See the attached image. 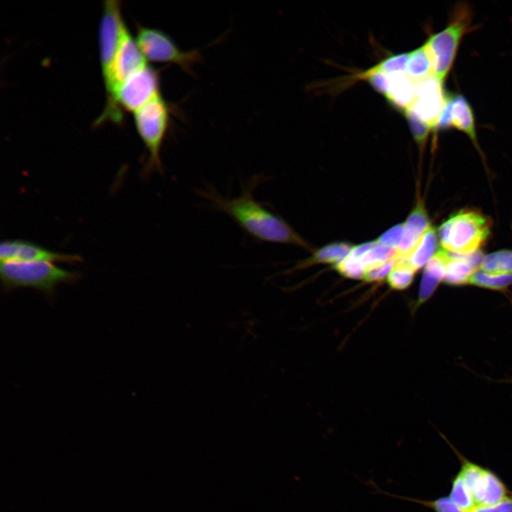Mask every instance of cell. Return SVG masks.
<instances>
[{
	"mask_svg": "<svg viewBox=\"0 0 512 512\" xmlns=\"http://www.w3.org/2000/svg\"><path fill=\"white\" fill-rule=\"evenodd\" d=\"M171 112L170 103L161 94L134 112L137 132L149 153L144 175L163 172L161 150L169 129Z\"/></svg>",
	"mask_w": 512,
	"mask_h": 512,
	"instance_id": "obj_4",
	"label": "cell"
},
{
	"mask_svg": "<svg viewBox=\"0 0 512 512\" xmlns=\"http://www.w3.org/2000/svg\"><path fill=\"white\" fill-rule=\"evenodd\" d=\"M449 496L458 506L467 512L476 506L471 492L458 473L452 479Z\"/></svg>",
	"mask_w": 512,
	"mask_h": 512,
	"instance_id": "obj_25",
	"label": "cell"
},
{
	"mask_svg": "<svg viewBox=\"0 0 512 512\" xmlns=\"http://www.w3.org/2000/svg\"><path fill=\"white\" fill-rule=\"evenodd\" d=\"M449 445L460 462L458 474L471 492L476 506L494 504L511 493L495 472L469 460Z\"/></svg>",
	"mask_w": 512,
	"mask_h": 512,
	"instance_id": "obj_8",
	"label": "cell"
},
{
	"mask_svg": "<svg viewBox=\"0 0 512 512\" xmlns=\"http://www.w3.org/2000/svg\"><path fill=\"white\" fill-rule=\"evenodd\" d=\"M405 73L415 82L433 75L432 59L425 43L409 52Z\"/></svg>",
	"mask_w": 512,
	"mask_h": 512,
	"instance_id": "obj_21",
	"label": "cell"
},
{
	"mask_svg": "<svg viewBox=\"0 0 512 512\" xmlns=\"http://www.w3.org/2000/svg\"><path fill=\"white\" fill-rule=\"evenodd\" d=\"M395 265L386 280L394 290H404L412 283L416 271L410 265L407 259L395 258Z\"/></svg>",
	"mask_w": 512,
	"mask_h": 512,
	"instance_id": "obj_23",
	"label": "cell"
},
{
	"mask_svg": "<svg viewBox=\"0 0 512 512\" xmlns=\"http://www.w3.org/2000/svg\"><path fill=\"white\" fill-rule=\"evenodd\" d=\"M389 78V89L385 97L394 108L403 112L413 101L415 81L405 73L390 74Z\"/></svg>",
	"mask_w": 512,
	"mask_h": 512,
	"instance_id": "obj_17",
	"label": "cell"
},
{
	"mask_svg": "<svg viewBox=\"0 0 512 512\" xmlns=\"http://www.w3.org/2000/svg\"><path fill=\"white\" fill-rule=\"evenodd\" d=\"M443 85L434 75L415 82V96L409 107L432 129H435L447 100Z\"/></svg>",
	"mask_w": 512,
	"mask_h": 512,
	"instance_id": "obj_10",
	"label": "cell"
},
{
	"mask_svg": "<svg viewBox=\"0 0 512 512\" xmlns=\"http://www.w3.org/2000/svg\"><path fill=\"white\" fill-rule=\"evenodd\" d=\"M510 381H511V382L512 383V380H510Z\"/></svg>",
	"mask_w": 512,
	"mask_h": 512,
	"instance_id": "obj_34",
	"label": "cell"
},
{
	"mask_svg": "<svg viewBox=\"0 0 512 512\" xmlns=\"http://www.w3.org/2000/svg\"><path fill=\"white\" fill-rule=\"evenodd\" d=\"M403 231V223L397 224L380 235L376 241L378 244L397 248L401 241Z\"/></svg>",
	"mask_w": 512,
	"mask_h": 512,
	"instance_id": "obj_31",
	"label": "cell"
},
{
	"mask_svg": "<svg viewBox=\"0 0 512 512\" xmlns=\"http://www.w3.org/2000/svg\"><path fill=\"white\" fill-rule=\"evenodd\" d=\"M146 64V60L136 39L130 34L126 26L115 55L112 70L111 87L107 95V105L104 112L110 109L116 88L133 73Z\"/></svg>",
	"mask_w": 512,
	"mask_h": 512,
	"instance_id": "obj_11",
	"label": "cell"
},
{
	"mask_svg": "<svg viewBox=\"0 0 512 512\" xmlns=\"http://www.w3.org/2000/svg\"><path fill=\"white\" fill-rule=\"evenodd\" d=\"M470 512H512V492L494 504L478 506Z\"/></svg>",
	"mask_w": 512,
	"mask_h": 512,
	"instance_id": "obj_32",
	"label": "cell"
},
{
	"mask_svg": "<svg viewBox=\"0 0 512 512\" xmlns=\"http://www.w3.org/2000/svg\"><path fill=\"white\" fill-rule=\"evenodd\" d=\"M455 128L466 134L477 146V137L472 108L462 95H447L435 129Z\"/></svg>",
	"mask_w": 512,
	"mask_h": 512,
	"instance_id": "obj_13",
	"label": "cell"
},
{
	"mask_svg": "<svg viewBox=\"0 0 512 512\" xmlns=\"http://www.w3.org/2000/svg\"><path fill=\"white\" fill-rule=\"evenodd\" d=\"M491 223L481 212L462 209L444 221L437 230L442 249L457 255L480 251L491 234Z\"/></svg>",
	"mask_w": 512,
	"mask_h": 512,
	"instance_id": "obj_3",
	"label": "cell"
},
{
	"mask_svg": "<svg viewBox=\"0 0 512 512\" xmlns=\"http://www.w3.org/2000/svg\"><path fill=\"white\" fill-rule=\"evenodd\" d=\"M468 284L491 290L501 291L512 285V274H490L478 270L471 276Z\"/></svg>",
	"mask_w": 512,
	"mask_h": 512,
	"instance_id": "obj_24",
	"label": "cell"
},
{
	"mask_svg": "<svg viewBox=\"0 0 512 512\" xmlns=\"http://www.w3.org/2000/svg\"><path fill=\"white\" fill-rule=\"evenodd\" d=\"M471 12L466 5L457 6L447 26L432 34L425 44L432 62V73L444 82L456 57L463 36L470 28Z\"/></svg>",
	"mask_w": 512,
	"mask_h": 512,
	"instance_id": "obj_5",
	"label": "cell"
},
{
	"mask_svg": "<svg viewBox=\"0 0 512 512\" xmlns=\"http://www.w3.org/2000/svg\"><path fill=\"white\" fill-rule=\"evenodd\" d=\"M395 265V260L377 265L365 270L363 280L366 282H377L387 279Z\"/></svg>",
	"mask_w": 512,
	"mask_h": 512,
	"instance_id": "obj_30",
	"label": "cell"
},
{
	"mask_svg": "<svg viewBox=\"0 0 512 512\" xmlns=\"http://www.w3.org/2000/svg\"><path fill=\"white\" fill-rule=\"evenodd\" d=\"M136 41L146 60L174 64L188 74L193 73V66L202 59L198 50H181L159 28L138 25Z\"/></svg>",
	"mask_w": 512,
	"mask_h": 512,
	"instance_id": "obj_7",
	"label": "cell"
},
{
	"mask_svg": "<svg viewBox=\"0 0 512 512\" xmlns=\"http://www.w3.org/2000/svg\"><path fill=\"white\" fill-rule=\"evenodd\" d=\"M447 255L446 250L439 249L425 265L420 284L417 306L427 302L435 292L439 284L443 282Z\"/></svg>",
	"mask_w": 512,
	"mask_h": 512,
	"instance_id": "obj_16",
	"label": "cell"
},
{
	"mask_svg": "<svg viewBox=\"0 0 512 512\" xmlns=\"http://www.w3.org/2000/svg\"><path fill=\"white\" fill-rule=\"evenodd\" d=\"M1 262H48L73 263L81 260L78 255L60 253L22 240H6L0 245Z\"/></svg>",
	"mask_w": 512,
	"mask_h": 512,
	"instance_id": "obj_12",
	"label": "cell"
},
{
	"mask_svg": "<svg viewBox=\"0 0 512 512\" xmlns=\"http://www.w3.org/2000/svg\"><path fill=\"white\" fill-rule=\"evenodd\" d=\"M479 270L490 274H512V250H498L484 255Z\"/></svg>",
	"mask_w": 512,
	"mask_h": 512,
	"instance_id": "obj_22",
	"label": "cell"
},
{
	"mask_svg": "<svg viewBox=\"0 0 512 512\" xmlns=\"http://www.w3.org/2000/svg\"><path fill=\"white\" fill-rule=\"evenodd\" d=\"M257 176L245 186L240 196L225 198L213 188L198 190L197 193L210 202L216 210L231 217L255 239L308 247L306 242L283 219L257 202L252 191L260 182Z\"/></svg>",
	"mask_w": 512,
	"mask_h": 512,
	"instance_id": "obj_1",
	"label": "cell"
},
{
	"mask_svg": "<svg viewBox=\"0 0 512 512\" xmlns=\"http://www.w3.org/2000/svg\"><path fill=\"white\" fill-rule=\"evenodd\" d=\"M403 225V235L397 247L398 257L408 258L422 235L432 225L421 198L417 201Z\"/></svg>",
	"mask_w": 512,
	"mask_h": 512,
	"instance_id": "obj_14",
	"label": "cell"
},
{
	"mask_svg": "<svg viewBox=\"0 0 512 512\" xmlns=\"http://www.w3.org/2000/svg\"><path fill=\"white\" fill-rule=\"evenodd\" d=\"M439 244L437 232L431 225L409 255L407 262L410 265L416 272L425 267L427 263L438 251Z\"/></svg>",
	"mask_w": 512,
	"mask_h": 512,
	"instance_id": "obj_19",
	"label": "cell"
},
{
	"mask_svg": "<svg viewBox=\"0 0 512 512\" xmlns=\"http://www.w3.org/2000/svg\"><path fill=\"white\" fill-rule=\"evenodd\" d=\"M398 255L396 247L377 244L366 252L361 260L366 268L395 260Z\"/></svg>",
	"mask_w": 512,
	"mask_h": 512,
	"instance_id": "obj_26",
	"label": "cell"
},
{
	"mask_svg": "<svg viewBox=\"0 0 512 512\" xmlns=\"http://www.w3.org/2000/svg\"><path fill=\"white\" fill-rule=\"evenodd\" d=\"M353 245L345 242L328 244L317 250L307 260L299 262L295 268L309 267L316 264H331L334 266L346 257Z\"/></svg>",
	"mask_w": 512,
	"mask_h": 512,
	"instance_id": "obj_18",
	"label": "cell"
},
{
	"mask_svg": "<svg viewBox=\"0 0 512 512\" xmlns=\"http://www.w3.org/2000/svg\"><path fill=\"white\" fill-rule=\"evenodd\" d=\"M365 484L373 489V494H383L392 498H400L412 503L420 504L422 506L432 510L434 512H467L458 506L449 496H441L432 500H423L417 498L403 496L391 494L380 489L372 480L365 482Z\"/></svg>",
	"mask_w": 512,
	"mask_h": 512,
	"instance_id": "obj_20",
	"label": "cell"
},
{
	"mask_svg": "<svg viewBox=\"0 0 512 512\" xmlns=\"http://www.w3.org/2000/svg\"><path fill=\"white\" fill-rule=\"evenodd\" d=\"M0 276L4 292L28 287L42 292L53 302L56 287L61 283H73L78 272L68 271L48 262H1Z\"/></svg>",
	"mask_w": 512,
	"mask_h": 512,
	"instance_id": "obj_2",
	"label": "cell"
},
{
	"mask_svg": "<svg viewBox=\"0 0 512 512\" xmlns=\"http://www.w3.org/2000/svg\"><path fill=\"white\" fill-rule=\"evenodd\" d=\"M484 257L481 250L469 255L447 252L443 282L453 286L468 284L474 273L479 270Z\"/></svg>",
	"mask_w": 512,
	"mask_h": 512,
	"instance_id": "obj_15",
	"label": "cell"
},
{
	"mask_svg": "<svg viewBox=\"0 0 512 512\" xmlns=\"http://www.w3.org/2000/svg\"><path fill=\"white\" fill-rule=\"evenodd\" d=\"M404 116L408 123L412 137L419 146L422 148L432 128L426 122L420 119L410 109L407 108L403 112Z\"/></svg>",
	"mask_w": 512,
	"mask_h": 512,
	"instance_id": "obj_28",
	"label": "cell"
},
{
	"mask_svg": "<svg viewBox=\"0 0 512 512\" xmlns=\"http://www.w3.org/2000/svg\"><path fill=\"white\" fill-rule=\"evenodd\" d=\"M126 24L123 21L119 1L104 2L99 26V47L102 74L107 95L111 87L112 70L117 48Z\"/></svg>",
	"mask_w": 512,
	"mask_h": 512,
	"instance_id": "obj_9",
	"label": "cell"
},
{
	"mask_svg": "<svg viewBox=\"0 0 512 512\" xmlns=\"http://www.w3.org/2000/svg\"><path fill=\"white\" fill-rule=\"evenodd\" d=\"M407 53H401L389 55L378 64L368 69L370 72H381L386 74L405 73L408 58Z\"/></svg>",
	"mask_w": 512,
	"mask_h": 512,
	"instance_id": "obj_27",
	"label": "cell"
},
{
	"mask_svg": "<svg viewBox=\"0 0 512 512\" xmlns=\"http://www.w3.org/2000/svg\"><path fill=\"white\" fill-rule=\"evenodd\" d=\"M377 244L376 240L366 242L360 245H354L352 247L348 255L361 259L366 252H368L371 248H373Z\"/></svg>",
	"mask_w": 512,
	"mask_h": 512,
	"instance_id": "obj_33",
	"label": "cell"
},
{
	"mask_svg": "<svg viewBox=\"0 0 512 512\" xmlns=\"http://www.w3.org/2000/svg\"><path fill=\"white\" fill-rule=\"evenodd\" d=\"M334 269L343 277L363 279L365 267L361 259L354 258L348 255L342 261L334 266Z\"/></svg>",
	"mask_w": 512,
	"mask_h": 512,
	"instance_id": "obj_29",
	"label": "cell"
},
{
	"mask_svg": "<svg viewBox=\"0 0 512 512\" xmlns=\"http://www.w3.org/2000/svg\"><path fill=\"white\" fill-rule=\"evenodd\" d=\"M159 95V72L146 64L133 73L116 88L110 109L102 113L97 123L105 119L119 122L121 119L120 108L134 112Z\"/></svg>",
	"mask_w": 512,
	"mask_h": 512,
	"instance_id": "obj_6",
	"label": "cell"
}]
</instances>
